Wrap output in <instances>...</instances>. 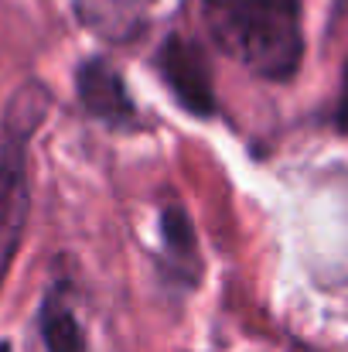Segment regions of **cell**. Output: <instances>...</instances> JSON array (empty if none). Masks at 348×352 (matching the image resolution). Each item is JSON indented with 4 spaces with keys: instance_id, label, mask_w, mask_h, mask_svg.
Instances as JSON below:
<instances>
[{
    "instance_id": "1",
    "label": "cell",
    "mask_w": 348,
    "mask_h": 352,
    "mask_svg": "<svg viewBox=\"0 0 348 352\" xmlns=\"http://www.w3.org/2000/svg\"><path fill=\"white\" fill-rule=\"evenodd\" d=\"M202 14L219 48L253 76L287 82L301 69V0H202Z\"/></svg>"
},
{
    "instance_id": "2",
    "label": "cell",
    "mask_w": 348,
    "mask_h": 352,
    "mask_svg": "<svg viewBox=\"0 0 348 352\" xmlns=\"http://www.w3.org/2000/svg\"><path fill=\"white\" fill-rule=\"evenodd\" d=\"M48 96L34 86L21 89L10 117H7V144L0 154V280L17 253V243L27 219V171H24V147L34 123L45 113Z\"/></svg>"
},
{
    "instance_id": "3",
    "label": "cell",
    "mask_w": 348,
    "mask_h": 352,
    "mask_svg": "<svg viewBox=\"0 0 348 352\" xmlns=\"http://www.w3.org/2000/svg\"><path fill=\"white\" fill-rule=\"evenodd\" d=\"M157 72L188 113H195V117H212L216 113L212 69H209L205 52L192 38L171 34L157 52Z\"/></svg>"
},
{
    "instance_id": "4",
    "label": "cell",
    "mask_w": 348,
    "mask_h": 352,
    "mask_svg": "<svg viewBox=\"0 0 348 352\" xmlns=\"http://www.w3.org/2000/svg\"><path fill=\"white\" fill-rule=\"evenodd\" d=\"M76 79H79V100H82V107L96 120H103L106 126H119V130H126V126L137 123V107L126 96V86H123L119 72H116L110 62L89 58L79 69Z\"/></svg>"
},
{
    "instance_id": "5",
    "label": "cell",
    "mask_w": 348,
    "mask_h": 352,
    "mask_svg": "<svg viewBox=\"0 0 348 352\" xmlns=\"http://www.w3.org/2000/svg\"><path fill=\"white\" fill-rule=\"evenodd\" d=\"M41 339H45L48 352H86L82 329H79L76 315L58 298H48L41 308Z\"/></svg>"
},
{
    "instance_id": "6",
    "label": "cell",
    "mask_w": 348,
    "mask_h": 352,
    "mask_svg": "<svg viewBox=\"0 0 348 352\" xmlns=\"http://www.w3.org/2000/svg\"><path fill=\"white\" fill-rule=\"evenodd\" d=\"M161 233H164V246L171 256H178L181 263L195 260V230H192V219L178 209V206H167L164 216H161Z\"/></svg>"
},
{
    "instance_id": "7",
    "label": "cell",
    "mask_w": 348,
    "mask_h": 352,
    "mask_svg": "<svg viewBox=\"0 0 348 352\" xmlns=\"http://www.w3.org/2000/svg\"><path fill=\"white\" fill-rule=\"evenodd\" d=\"M338 130H348V65H345V82H342V100H338Z\"/></svg>"
},
{
    "instance_id": "8",
    "label": "cell",
    "mask_w": 348,
    "mask_h": 352,
    "mask_svg": "<svg viewBox=\"0 0 348 352\" xmlns=\"http://www.w3.org/2000/svg\"><path fill=\"white\" fill-rule=\"evenodd\" d=\"M0 352H7V349H0Z\"/></svg>"
}]
</instances>
